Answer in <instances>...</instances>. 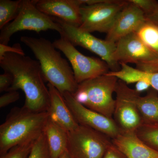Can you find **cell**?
I'll list each match as a JSON object with an SVG mask.
<instances>
[{
    "label": "cell",
    "mask_w": 158,
    "mask_h": 158,
    "mask_svg": "<svg viewBox=\"0 0 158 158\" xmlns=\"http://www.w3.org/2000/svg\"><path fill=\"white\" fill-rule=\"evenodd\" d=\"M36 7L46 15L56 17L76 27L82 23L80 0H36Z\"/></svg>",
    "instance_id": "obj_14"
},
{
    "label": "cell",
    "mask_w": 158,
    "mask_h": 158,
    "mask_svg": "<svg viewBox=\"0 0 158 158\" xmlns=\"http://www.w3.org/2000/svg\"><path fill=\"white\" fill-rule=\"evenodd\" d=\"M111 138L102 133L84 126L68 132L67 149L72 158H103Z\"/></svg>",
    "instance_id": "obj_6"
},
{
    "label": "cell",
    "mask_w": 158,
    "mask_h": 158,
    "mask_svg": "<svg viewBox=\"0 0 158 158\" xmlns=\"http://www.w3.org/2000/svg\"><path fill=\"white\" fill-rule=\"evenodd\" d=\"M146 19L152 22L158 23V9L152 15L146 18Z\"/></svg>",
    "instance_id": "obj_32"
},
{
    "label": "cell",
    "mask_w": 158,
    "mask_h": 158,
    "mask_svg": "<svg viewBox=\"0 0 158 158\" xmlns=\"http://www.w3.org/2000/svg\"><path fill=\"white\" fill-rule=\"evenodd\" d=\"M119 64L121 67L120 70L117 72L110 71L107 74L116 77L118 80H121L127 85L136 83L144 79V72L131 67L125 63H120Z\"/></svg>",
    "instance_id": "obj_21"
},
{
    "label": "cell",
    "mask_w": 158,
    "mask_h": 158,
    "mask_svg": "<svg viewBox=\"0 0 158 158\" xmlns=\"http://www.w3.org/2000/svg\"><path fill=\"white\" fill-rule=\"evenodd\" d=\"M127 1L106 0L94 5L81 7L82 23L78 28L84 32H109Z\"/></svg>",
    "instance_id": "obj_11"
},
{
    "label": "cell",
    "mask_w": 158,
    "mask_h": 158,
    "mask_svg": "<svg viewBox=\"0 0 158 158\" xmlns=\"http://www.w3.org/2000/svg\"><path fill=\"white\" fill-rule=\"evenodd\" d=\"M59 158H72L67 151L65 152Z\"/></svg>",
    "instance_id": "obj_33"
},
{
    "label": "cell",
    "mask_w": 158,
    "mask_h": 158,
    "mask_svg": "<svg viewBox=\"0 0 158 158\" xmlns=\"http://www.w3.org/2000/svg\"><path fill=\"white\" fill-rule=\"evenodd\" d=\"M0 66L13 76V83L7 91L20 90L24 93V107L33 112H47L50 102L49 91L38 61L27 56L7 53L0 60Z\"/></svg>",
    "instance_id": "obj_1"
},
{
    "label": "cell",
    "mask_w": 158,
    "mask_h": 158,
    "mask_svg": "<svg viewBox=\"0 0 158 158\" xmlns=\"http://www.w3.org/2000/svg\"><path fill=\"white\" fill-rule=\"evenodd\" d=\"M113 119L121 132L136 131L143 124L137 106L140 94L118 80Z\"/></svg>",
    "instance_id": "obj_10"
},
{
    "label": "cell",
    "mask_w": 158,
    "mask_h": 158,
    "mask_svg": "<svg viewBox=\"0 0 158 158\" xmlns=\"http://www.w3.org/2000/svg\"><path fill=\"white\" fill-rule=\"evenodd\" d=\"M146 20L143 11L130 0L127 1L107 33L106 40L116 43L123 37L135 33Z\"/></svg>",
    "instance_id": "obj_13"
},
{
    "label": "cell",
    "mask_w": 158,
    "mask_h": 158,
    "mask_svg": "<svg viewBox=\"0 0 158 158\" xmlns=\"http://www.w3.org/2000/svg\"><path fill=\"white\" fill-rule=\"evenodd\" d=\"M49 118L48 112H33L23 106L12 109L0 126V156L17 145L36 141Z\"/></svg>",
    "instance_id": "obj_3"
},
{
    "label": "cell",
    "mask_w": 158,
    "mask_h": 158,
    "mask_svg": "<svg viewBox=\"0 0 158 158\" xmlns=\"http://www.w3.org/2000/svg\"><path fill=\"white\" fill-rule=\"evenodd\" d=\"M22 0L0 1V30L17 17L19 12Z\"/></svg>",
    "instance_id": "obj_20"
},
{
    "label": "cell",
    "mask_w": 158,
    "mask_h": 158,
    "mask_svg": "<svg viewBox=\"0 0 158 158\" xmlns=\"http://www.w3.org/2000/svg\"><path fill=\"white\" fill-rule=\"evenodd\" d=\"M136 133L145 144L158 152V124H142Z\"/></svg>",
    "instance_id": "obj_22"
},
{
    "label": "cell",
    "mask_w": 158,
    "mask_h": 158,
    "mask_svg": "<svg viewBox=\"0 0 158 158\" xmlns=\"http://www.w3.org/2000/svg\"><path fill=\"white\" fill-rule=\"evenodd\" d=\"M28 158H51L44 131L34 142Z\"/></svg>",
    "instance_id": "obj_23"
},
{
    "label": "cell",
    "mask_w": 158,
    "mask_h": 158,
    "mask_svg": "<svg viewBox=\"0 0 158 158\" xmlns=\"http://www.w3.org/2000/svg\"><path fill=\"white\" fill-rule=\"evenodd\" d=\"M114 59L118 63H134L139 70L158 72V55L148 48L135 33L123 37L116 43Z\"/></svg>",
    "instance_id": "obj_7"
},
{
    "label": "cell",
    "mask_w": 158,
    "mask_h": 158,
    "mask_svg": "<svg viewBox=\"0 0 158 158\" xmlns=\"http://www.w3.org/2000/svg\"><path fill=\"white\" fill-rule=\"evenodd\" d=\"M21 42L32 51L40 65L44 81L53 85L61 94L76 92L78 85L72 69L57 50L53 43L40 37L22 36Z\"/></svg>",
    "instance_id": "obj_2"
},
{
    "label": "cell",
    "mask_w": 158,
    "mask_h": 158,
    "mask_svg": "<svg viewBox=\"0 0 158 158\" xmlns=\"http://www.w3.org/2000/svg\"><path fill=\"white\" fill-rule=\"evenodd\" d=\"M7 53H11L19 54L22 56H25V54L22 48L21 45L19 43L15 44L12 47L0 44V60L2 59L5 54Z\"/></svg>",
    "instance_id": "obj_27"
},
{
    "label": "cell",
    "mask_w": 158,
    "mask_h": 158,
    "mask_svg": "<svg viewBox=\"0 0 158 158\" xmlns=\"http://www.w3.org/2000/svg\"><path fill=\"white\" fill-rule=\"evenodd\" d=\"M53 30L62 35L61 26L52 17L43 13L37 9L34 1L22 0L19 14L15 19L1 30L0 44L8 45L11 36L19 31H41Z\"/></svg>",
    "instance_id": "obj_5"
},
{
    "label": "cell",
    "mask_w": 158,
    "mask_h": 158,
    "mask_svg": "<svg viewBox=\"0 0 158 158\" xmlns=\"http://www.w3.org/2000/svg\"><path fill=\"white\" fill-rule=\"evenodd\" d=\"M157 91L152 88L148 90L145 96L138 97L137 106L143 124H158V94Z\"/></svg>",
    "instance_id": "obj_18"
},
{
    "label": "cell",
    "mask_w": 158,
    "mask_h": 158,
    "mask_svg": "<svg viewBox=\"0 0 158 158\" xmlns=\"http://www.w3.org/2000/svg\"><path fill=\"white\" fill-rule=\"evenodd\" d=\"M118 79L106 73L78 85L74 98L86 107L113 118L115 92Z\"/></svg>",
    "instance_id": "obj_4"
},
{
    "label": "cell",
    "mask_w": 158,
    "mask_h": 158,
    "mask_svg": "<svg viewBox=\"0 0 158 158\" xmlns=\"http://www.w3.org/2000/svg\"><path fill=\"white\" fill-rule=\"evenodd\" d=\"M47 87L50 97L47 111L49 119L68 132L76 129L79 124L66 104L63 95L50 84L48 83Z\"/></svg>",
    "instance_id": "obj_15"
},
{
    "label": "cell",
    "mask_w": 158,
    "mask_h": 158,
    "mask_svg": "<svg viewBox=\"0 0 158 158\" xmlns=\"http://www.w3.org/2000/svg\"><path fill=\"white\" fill-rule=\"evenodd\" d=\"M44 133L51 158H59L66 151L68 144V132L49 118Z\"/></svg>",
    "instance_id": "obj_17"
},
{
    "label": "cell",
    "mask_w": 158,
    "mask_h": 158,
    "mask_svg": "<svg viewBox=\"0 0 158 158\" xmlns=\"http://www.w3.org/2000/svg\"><path fill=\"white\" fill-rule=\"evenodd\" d=\"M149 82L151 87L158 91V72L148 73L145 72L144 79Z\"/></svg>",
    "instance_id": "obj_30"
},
{
    "label": "cell",
    "mask_w": 158,
    "mask_h": 158,
    "mask_svg": "<svg viewBox=\"0 0 158 158\" xmlns=\"http://www.w3.org/2000/svg\"><path fill=\"white\" fill-rule=\"evenodd\" d=\"M13 82L12 75L7 72L0 75V92H7L11 87Z\"/></svg>",
    "instance_id": "obj_28"
},
{
    "label": "cell",
    "mask_w": 158,
    "mask_h": 158,
    "mask_svg": "<svg viewBox=\"0 0 158 158\" xmlns=\"http://www.w3.org/2000/svg\"><path fill=\"white\" fill-rule=\"evenodd\" d=\"M151 85L148 81L146 80H142L136 83L135 90L138 93L140 94L143 91H148Z\"/></svg>",
    "instance_id": "obj_31"
},
{
    "label": "cell",
    "mask_w": 158,
    "mask_h": 158,
    "mask_svg": "<svg viewBox=\"0 0 158 158\" xmlns=\"http://www.w3.org/2000/svg\"><path fill=\"white\" fill-rule=\"evenodd\" d=\"M135 33L148 48L158 55V23L146 20Z\"/></svg>",
    "instance_id": "obj_19"
},
{
    "label": "cell",
    "mask_w": 158,
    "mask_h": 158,
    "mask_svg": "<svg viewBox=\"0 0 158 158\" xmlns=\"http://www.w3.org/2000/svg\"><path fill=\"white\" fill-rule=\"evenodd\" d=\"M20 98L18 91H7L0 97V108H3L17 101Z\"/></svg>",
    "instance_id": "obj_26"
},
{
    "label": "cell",
    "mask_w": 158,
    "mask_h": 158,
    "mask_svg": "<svg viewBox=\"0 0 158 158\" xmlns=\"http://www.w3.org/2000/svg\"><path fill=\"white\" fill-rule=\"evenodd\" d=\"M143 11L147 18L155 12L158 9V2L155 0H130Z\"/></svg>",
    "instance_id": "obj_25"
},
{
    "label": "cell",
    "mask_w": 158,
    "mask_h": 158,
    "mask_svg": "<svg viewBox=\"0 0 158 158\" xmlns=\"http://www.w3.org/2000/svg\"><path fill=\"white\" fill-rule=\"evenodd\" d=\"M53 44L62 52L70 62L78 85L109 72V66L101 59L83 55L64 36L56 40Z\"/></svg>",
    "instance_id": "obj_9"
},
{
    "label": "cell",
    "mask_w": 158,
    "mask_h": 158,
    "mask_svg": "<svg viewBox=\"0 0 158 158\" xmlns=\"http://www.w3.org/2000/svg\"><path fill=\"white\" fill-rule=\"evenodd\" d=\"M111 140L127 158H158V152L143 142L136 131L121 132Z\"/></svg>",
    "instance_id": "obj_16"
},
{
    "label": "cell",
    "mask_w": 158,
    "mask_h": 158,
    "mask_svg": "<svg viewBox=\"0 0 158 158\" xmlns=\"http://www.w3.org/2000/svg\"><path fill=\"white\" fill-rule=\"evenodd\" d=\"M35 141L12 148L5 154L0 156V158H28Z\"/></svg>",
    "instance_id": "obj_24"
},
{
    "label": "cell",
    "mask_w": 158,
    "mask_h": 158,
    "mask_svg": "<svg viewBox=\"0 0 158 158\" xmlns=\"http://www.w3.org/2000/svg\"><path fill=\"white\" fill-rule=\"evenodd\" d=\"M58 23L63 30L60 36H64L74 46L81 47L98 55L107 64L111 72L120 70V64L114 59L116 43L108 40L99 39L91 33L81 31L78 27H74L56 17H52Z\"/></svg>",
    "instance_id": "obj_8"
},
{
    "label": "cell",
    "mask_w": 158,
    "mask_h": 158,
    "mask_svg": "<svg viewBox=\"0 0 158 158\" xmlns=\"http://www.w3.org/2000/svg\"><path fill=\"white\" fill-rule=\"evenodd\" d=\"M103 158H127L113 143L109 146Z\"/></svg>",
    "instance_id": "obj_29"
},
{
    "label": "cell",
    "mask_w": 158,
    "mask_h": 158,
    "mask_svg": "<svg viewBox=\"0 0 158 158\" xmlns=\"http://www.w3.org/2000/svg\"><path fill=\"white\" fill-rule=\"evenodd\" d=\"M62 95L75 119L80 125L102 133L111 140L121 133L113 118L86 107L77 101L72 94L65 92Z\"/></svg>",
    "instance_id": "obj_12"
}]
</instances>
